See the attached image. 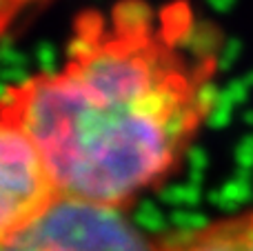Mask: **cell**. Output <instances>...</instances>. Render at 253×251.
I'll return each mask as SVG.
<instances>
[{"mask_svg":"<svg viewBox=\"0 0 253 251\" xmlns=\"http://www.w3.org/2000/svg\"><path fill=\"white\" fill-rule=\"evenodd\" d=\"M218 36L189 0H118L74 22L65 62L7 87L62 198L126 211L180 169L213 105Z\"/></svg>","mask_w":253,"mask_h":251,"instance_id":"obj_1","label":"cell"},{"mask_svg":"<svg viewBox=\"0 0 253 251\" xmlns=\"http://www.w3.org/2000/svg\"><path fill=\"white\" fill-rule=\"evenodd\" d=\"M0 251H160V240L131 225L126 211L60 196Z\"/></svg>","mask_w":253,"mask_h":251,"instance_id":"obj_2","label":"cell"},{"mask_svg":"<svg viewBox=\"0 0 253 251\" xmlns=\"http://www.w3.org/2000/svg\"><path fill=\"white\" fill-rule=\"evenodd\" d=\"M60 194L38 147L0 111V243L29 225Z\"/></svg>","mask_w":253,"mask_h":251,"instance_id":"obj_3","label":"cell"},{"mask_svg":"<svg viewBox=\"0 0 253 251\" xmlns=\"http://www.w3.org/2000/svg\"><path fill=\"white\" fill-rule=\"evenodd\" d=\"M160 251H253V209L160 240Z\"/></svg>","mask_w":253,"mask_h":251,"instance_id":"obj_4","label":"cell"}]
</instances>
